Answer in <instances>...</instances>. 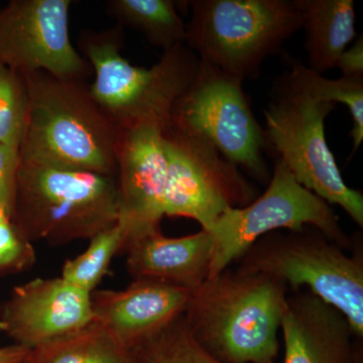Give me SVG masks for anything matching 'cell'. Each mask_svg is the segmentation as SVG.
Instances as JSON below:
<instances>
[{
  "mask_svg": "<svg viewBox=\"0 0 363 363\" xmlns=\"http://www.w3.org/2000/svg\"><path fill=\"white\" fill-rule=\"evenodd\" d=\"M316 228L345 250L354 247L328 203L303 187L279 160L262 195L231 208L207 229L213 238L209 277L230 267L259 238L274 231Z\"/></svg>",
  "mask_w": 363,
  "mask_h": 363,
  "instance_id": "9c48e42d",
  "label": "cell"
},
{
  "mask_svg": "<svg viewBox=\"0 0 363 363\" xmlns=\"http://www.w3.org/2000/svg\"><path fill=\"white\" fill-rule=\"evenodd\" d=\"M236 269L262 274L292 292L306 290L338 310L358 340L363 339V252L352 255L316 228L274 231L259 238Z\"/></svg>",
  "mask_w": 363,
  "mask_h": 363,
  "instance_id": "5b68a950",
  "label": "cell"
},
{
  "mask_svg": "<svg viewBox=\"0 0 363 363\" xmlns=\"http://www.w3.org/2000/svg\"><path fill=\"white\" fill-rule=\"evenodd\" d=\"M358 363H363V357L360 358L359 362Z\"/></svg>",
  "mask_w": 363,
  "mask_h": 363,
  "instance_id": "f1b7e54d",
  "label": "cell"
},
{
  "mask_svg": "<svg viewBox=\"0 0 363 363\" xmlns=\"http://www.w3.org/2000/svg\"><path fill=\"white\" fill-rule=\"evenodd\" d=\"M21 168L20 150L0 143V203L13 212Z\"/></svg>",
  "mask_w": 363,
  "mask_h": 363,
  "instance_id": "d4e9b609",
  "label": "cell"
},
{
  "mask_svg": "<svg viewBox=\"0 0 363 363\" xmlns=\"http://www.w3.org/2000/svg\"><path fill=\"white\" fill-rule=\"evenodd\" d=\"M71 0H13L0 9V63L21 75L45 72L85 81L92 69L70 35Z\"/></svg>",
  "mask_w": 363,
  "mask_h": 363,
  "instance_id": "8fae6325",
  "label": "cell"
},
{
  "mask_svg": "<svg viewBox=\"0 0 363 363\" xmlns=\"http://www.w3.org/2000/svg\"><path fill=\"white\" fill-rule=\"evenodd\" d=\"M281 333L283 363H358L363 357L346 318L306 290L289 294Z\"/></svg>",
  "mask_w": 363,
  "mask_h": 363,
  "instance_id": "9a60e30c",
  "label": "cell"
},
{
  "mask_svg": "<svg viewBox=\"0 0 363 363\" xmlns=\"http://www.w3.org/2000/svg\"><path fill=\"white\" fill-rule=\"evenodd\" d=\"M28 112L25 76L0 63V143L20 150Z\"/></svg>",
  "mask_w": 363,
  "mask_h": 363,
  "instance_id": "603a6c76",
  "label": "cell"
},
{
  "mask_svg": "<svg viewBox=\"0 0 363 363\" xmlns=\"http://www.w3.org/2000/svg\"><path fill=\"white\" fill-rule=\"evenodd\" d=\"M7 219H13V215L4 204L0 203V222L6 221Z\"/></svg>",
  "mask_w": 363,
  "mask_h": 363,
  "instance_id": "83f0119b",
  "label": "cell"
},
{
  "mask_svg": "<svg viewBox=\"0 0 363 363\" xmlns=\"http://www.w3.org/2000/svg\"><path fill=\"white\" fill-rule=\"evenodd\" d=\"M191 295L150 279H133L121 291L97 289L91 294L92 321L131 351L184 315Z\"/></svg>",
  "mask_w": 363,
  "mask_h": 363,
  "instance_id": "5bb4252c",
  "label": "cell"
},
{
  "mask_svg": "<svg viewBox=\"0 0 363 363\" xmlns=\"http://www.w3.org/2000/svg\"><path fill=\"white\" fill-rule=\"evenodd\" d=\"M23 363H133V358L131 351L92 321L28 351Z\"/></svg>",
  "mask_w": 363,
  "mask_h": 363,
  "instance_id": "ac0fdd59",
  "label": "cell"
},
{
  "mask_svg": "<svg viewBox=\"0 0 363 363\" xmlns=\"http://www.w3.org/2000/svg\"><path fill=\"white\" fill-rule=\"evenodd\" d=\"M125 241V229L117 222L90 238L89 245L81 255L67 260L61 278L92 294L106 276L114 257L123 252Z\"/></svg>",
  "mask_w": 363,
  "mask_h": 363,
  "instance_id": "44dd1931",
  "label": "cell"
},
{
  "mask_svg": "<svg viewBox=\"0 0 363 363\" xmlns=\"http://www.w3.org/2000/svg\"><path fill=\"white\" fill-rule=\"evenodd\" d=\"M172 0H111L106 11L117 26L142 33L150 45L168 51L185 45L186 25Z\"/></svg>",
  "mask_w": 363,
  "mask_h": 363,
  "instance_id": "d6986e66",
  "label": "cell"
},
{
  "mask_svg": "<svg viewBox=\"0 0 363 363\" xmlns=\"http://www.w3.org/2000/svg\"><path fill=\"white\" fill-rule=\"evenodd\" d=\"M336 67L344 77H363V38H357L351 47L339 57Z\"/></svg>",
  "mask_w": 363,
  "mask_h": 363,
  "instance_id": "484cf974",
  "label": "cell"
},
{
  "mask_svg": "<svg viewBox=\"0 0 363 363\" xmlns=\"http://www.w3.org/2000/svg\"><path fill=\"white\" fill-rule=\"evenodd\" d=\"M35 262L33 243L23 235L13 219L0 222V276L28 271Z\"/></svg>",
  "mask_w": 363,
  "mask_h": 363,
  "instance_id": "cb8c5ba5",
  "label": "cell"
},
{
  "mask_svg": "<svg viewBox=\"0 0 363 363\" xmlns=\"http://www.w3.org/2000/svg\"><path fill=\"white\" fill-rule=\"evenodd\" d=\"M169 119L143 121L121 130L116 177L118 223L125 229L126 240L160 226L164 218L167 175L164 128Z\"/></svg>",
  "mask_w": 363,
  "mask_h": 363,
  "instance_id": "7c38bea8",
  "label": "cell"
},
{
  "mask_svg": "<svg viewBox=\"0 0 363 363\" xmlns=\"http://www.w3.org/2000/svg\"><path fill=\"white\" fill-rule=\"evenodd\" d=\"M288 296L276 279L228 267L192 293L184 318L218 362L276 363Z\"/></svg>",
  "mask_w": 363,
  "mask_h": 363,
  "instance_id": "6da1fadb",
  "label": "cell"
},
{
  "mask_svg": "<svg viewBox=\"0 0 363 363\" xmlns=\"http://www.w3.org/2000/svg\"><path fill=\"white\" fill-rule=\"evenodd\" d=\"M242 80L199 60L195 76L172 108L169 121L207 143L223 159L262 183L269 181L266 135Z\"/></svg>",
  "mask_w": 363,
  "mask_h": 363,
  "instance_id": "ba28073f",
  "label": "cell"
},
{
  "mask_svg": "<svg viewBox=\"0 0 363 363\" xmlns=\"http://www.w3.org/2000/svg\"><path fill=\"white\" fill-rule=\"evenodd\" d=\"M123 44V28L119 26L80 33L79 52L94 76L91 96L121 130L143 121L168 119L176 100L194 77L199 59L187 45H179L145 68L124 58Z\"/></svg>",
  "mask_w": 363,
  "mask_h": 363,
  "instance_id": "3957f363",
  "label": "cell"
},
{
  "mask_svg": "<svg viewBox=\"0 0 363 363\" xmlns=\"http://www.w3.org/2000/svg\"><path fill=\"white\" fill-rule=\"evenodd\" d=\"M23 76L28 112L21 164L116 176L121 130L91 96L89 85L45 72Z\"/></svg>",
  "mask_w": 363,
  "mask_h": 363,
  "instance_id": "7a4b0ae2",
  "label": "cell"
},
{
  "mask_svg": "<svg viewBox=\"0 0 363 363\" xmlns=\"http://www.w3.org/2000/svg\"><path fill=\"white\" fill-rule=\"evenodd\" d=\"M309 68L321 74L336 67L339 57L357 37L353 0H297Z\"/></svg>",
  "mask_w": 363,
  "mask_h": 363,
  "instance_id": "e0dca14e",
  "label": "cell"
},
{
  "mask_svg": "<svg viewBox=\"0 0 363 363\" xmlns=\"http://www.w3.org/2000/svg\"><path fill=\"white\" fill-rule=\"evenodd\" d=\"M92 322L91 294L59 278L16 286L0 305V332L32 350Z\"/></svg>",
  "mask_w": 363,
  "mask_h": 363,
  "instance_id": "4fadbf2b",
  "label": "cell"
},
{
  "mask_svg": "<svg viewBox=\"0 0 363 363\" xmlns=\"http://www.w3.org/2000/svg\"><path fill=\"white\" fill-rule=\"evenodd\" d=\"M28 351L30 350L16 344L0 347V363H23Z\"/></svg>",
  "mask_w": 363,
  "mask_h": 363,
  "instance_id": "4316f807",
  "label": "cell"
},
{
  "mask_svg": "<svg viewBox=\"0 0 363 363\" xmlns=\"http://www.w3.org/2000/svg\"><path fill=\"white\" fill-rule=\"evenodd\" d=\"M335 105L315 99L281 76L264 111V135L267 147L303 187L342 208L362 229V193L346 185L325 136V121Z\"/></svg>",
  "mask_w": 363,
  "mask_h": 363,
  "instance_id": "52a82bcc",
  "label": "cell"
},
{
  "mask_svg": "<svg viewBox=\"0 0 363 363\" xmlns=\"http://www.w3.org/2000/svg\"><path fill=\"white\" fill-rule=\"evenodd\" d=\"M123 253L133 279L161 281L195 292L207 281L213 255V238L206 229L168 238L160 226L135 234Z\"/></svg>",
  "mask_w": 363,
  "mask_h": 363,
  "instance_id": "2e32d148",
  "label": "cell"
},
{
  "mask_svg": "<svg viewBox=\"0 0 363 363\" xmlns=\"http://www.w3.org/2000/svg\"><path fill=\"white\" fill-rule=\"evenodd\" d=\"M164 217L193 219L207 230L227 210L247 206L257 197V191L240 169L169 119L164 124Z\"/></svg>",
  "mask_w": 363,
  "mask_h": 363,
  "instance_id": "30bf717a",
  "label": "cell"
},
{
  "mask_svg": "<svg viewBox=\"0 0 363 363\" xmlns=\"http://www.w3.org/2000/svg\"><path fill=\"white\" fill-rule=\"evenodd\" d=\"M118 218L116 176L21 164L13 219L30 242L89 240Z\"/></svg>",
  "mask_w": 363,
  "mask_h": 363,
  "instance_id": "277c9868",
  "label": "cell"
},
{
  "mask_svg": "<svg viewBox=\"0 0 363 363\" xmlns=\"http://www.w3.org/2000/svg\"><path fill=\"white\" fill-rule=\"evenodd\" d=\"M186 42L204 63L245 81L259 76L267 57L302 28L289 0H195Z\"/></svg>",
  "mask_w": 363,
  "mask_h": 363,
  "instance_id": "8992f818",
  "label": "cell"
},
{
  "mask_svg": "<svg viewBox=\"0 0 363 363\" xmlns=\"http://www.w3.org/2000/svg\"><path fill=\"white\" fill-rule=\"evenodd\" d=\"M290 71L285 74L294 85L323 102L346 105L353 119L350 135L353 154L363 140V77H342L331 80L303 65L295 59L288 60Z\"/></svg>",
  "mask_w": 363,
  "mask_h": 363,
  "instance_id": "ffe728a7",
  "label": "cell"
},
{
  "mask_svg": "<svg viewBox=\"0 0 363 363\" xmlns=\"http://www.w3.org/2000/svg\"><path fill=\"white\" fill-rule=\"evenodd\" d=\"M133 363H222L193 338L184 315L131 350Z\"/></svg>",
  "mask_w": 363,
  "mask_h": 363,
  "instance_id": "7402d4cb",
  "label": "cell"
}]
</instances>
